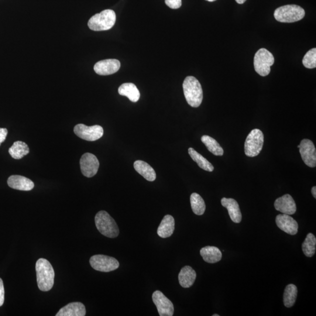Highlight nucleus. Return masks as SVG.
Wrapping results in <instances>:
<instances>
[{"mask_svg": "<svg viewBox=\"0 0 316 316\" xmlns=\"http://www.w3.org/2000/svg\"><path fill=\"white\" fill-rule=\"evenodd\" d=\"M8 152L14 159L20 160L29 154L30 148L26 143L18 140L13 144Z\"/></svg>", "mask_w": 316, "mask_h": 316, "instance_id": "obj_24", "label": "nucleus"}, {"mask_svg": "<svg viewBox=\"0 0 316 316\" xmlns=\"http://www.w3.org/2000/svg\"><path fill=\"white\" fill-rule=\"evenodd\" d=\"M219 314H214V315H212V316H219Z\"/></svg>", "mask_w": 316, "mask_h": 316, "instance_id": "obj_37", "label": "nucleus"}, {"mask_svg": "<svg viewBox=\"0 0 316 316\" xmlns=\"http://www.w3.org/2000/svg\"><path fill=\"white\" fill-rule=\"evenodd\" d=\"M264 142V134L259 129H254L247 136L244 151L247 156L255 157L262 150Z\"/></svg>", "mask_w": 316, "mask_h": 316, "instance_id": "obj_7", "label": "nucleus"}, {"mask_svg": "<svg viewBox=\"0 0 316 316\" xmlns=\"http://www.w3.org/2000/svg\"><path fill=\"white\" fill-rule=\"evenodd\" d=\"M82 174L87 178L94 177L98 173L100 163L94 154L86 153L82 156L80 160Z\"/></svg>", "mask_w": 316, "mask_h": 316, "instance_id": "obj_10", "label": "nucleus"}, {"mask_svg": "<svg viewBox=\"0 0 316 316\" xmlns=\"http://www.w3.org/2000/svg\"><path fill=\"white\" fill-rule=\"evenodd\" d=\"M86 310L83 304L80 302H73L62 308L56 314V316H84Z\"/></svg>", "mask_w": 316, "mask_h": 316, "instance_id": "obj_18", "label": "nucleus"}, {"mask_svg": "<svg viewBox=\"0 0 316 316\" xmlns=\"http://www.w3.org/2000/svg\"><path fill=\"white\" fill-rule=\"evenodd\" d=\"M4 287L2 280L0 278V307L2 306L4 302Z\"/></svg>", "mask_w": 316, "mask_h": 316, "instance_id": "obj_32", "label": "nucleus"}, {"mask_svg": "<svg viewBox=\"0 0 316 316\" xmlns=\"http://www.w3.org/2000/svg\"><path fill=\"white\" fill-rule=\"evenodd\" d=\"M222 204L228 212V214L232 220L235 223H240L242 220V214L238 202L232 198H222Z\"/></svg>", "mask_w": 316, "mask_h": 316, "instance_id": "obj_17", "label": "nucleus"}, {"mask_svg": "<svg viewBox=\"0 0 316 316\" xmlns=\"http://www.w3.org/2000/svg\"><path fill=\"white\" fill-rule=\"evenodd\" d=\"M118 94L128 98L134 102H138L140 98V92L136 86L132 83L124 84L118 88Z\"/></svg>", "mask_w": 316, "mask_h": 316, "instance_id": "obj_23", "label": "nucleus"}, {"mask_svg": "<svg viewBox=\"0 0 316 316\" xmlns=\"http://www.w3.org/2000/svg\"><path fill=\"white\" fill-rule=\"evenodd\" d=\"M190 204L192 210L198 216H202L206 210L205 202L200 195L196 193L192 194L190 196Z\"/></svg>", "mask_w": 316, "mask_h": 316, "instance_id": "obj_28", "label": "nucleus"}, {"mask_svg": "<svg viewBox=\"0 0 316 316\" xmlns=\"http://www.w3.org/2000/svg\"><path fill=\"white\" fill-rule=\"evenodd\" d=\"M316 238L312 233H308L306 238L302 244V250L304 255L308 257H312L316 252Z\"/></svg>", "mask_w": 316, "mask_h": 316, "instance_id": "obj_29", "label": "nucleus"}, {"mask_svg": "<svg viewBox=\"0 0 316 316\" xmlns=\"http://www.w3.org/2000/svg\"><path fill=\"white\" fill-rule=\"evenodd\" d=\"M303 64L304 67L308 68H314L316 67V49H312L308 50L305 54L303 61Z\"/></svg>", "mask_w": 316, "mask_h": 316, "instance_id": "obj_30", "label": "nucleus"}, {"mask_svg": "<svg viewBox=\"0 0 316 316\" xmlns=\"http://www.w3.org/2000/svg\"><path fill=\"white\" fill-rule=\"evenodd\" d=\"M184 97L191 107L197 108L202 104L204 94L200 82L194 76H188L183 84Z\"/></svg>", "mask_w": 316, "mask_h": 316, "instance_id": "obj_2", "label": "nucleus"}, {"mask_svg": "<svg viewBox=\"0 0 316 316\" xmlns=\"http://www.w3.org/2000/svg\"><path fill=\"white\" fill-rule=\"evenodd\" d=\"M116 22L115 12L112 10H106L92 16L88 20V26L94 32H102L112 28Z\"/></svg>", "mask_w": 316, "mask_h": 316, "instance_id": "obj_4", "label": "nucleus"}, {"mask_svg": "<svg viewBox=\"0 0 316 316\" xmlns=\"http://www.w3.org/2000/svg\"><path fill=\"white\" fill-rule=\"evenodd\" d=\"M200 252L202 258L208 263H217L222 258V253L218 247L205 246L201 249Z\"/></svg>", "mask_w": 316, "mask_h": 316, "instance_id": "obj_21", "label": "nucleus"}, {"mask_svg": "<svg viewBox=\"0 0 316 316\" xmlns=\"http://www.w3.org/2000/svg\"><path fill=\"white\" fill-rule=\"evenodd\" d=\"M276 223L278 228L288 234L294 236L298 232V222L290 215H278L276 218Z\"/></svg>", "mask_w": 316, "mask_h": 316, "instance_id": "obj_14", "label": "nucleus"}, {"mask_svg": "<svg viewBox=\"0 0 316 316\" xmlns=\"http://www.w3.org/2000/svg\"><path fill=\"white\" fill-rule=\"evenodd\" d=\"M236 1L237 3H238V4H244L246 0H236Z\"/></svg>", "mask_w": 316, "mask_h": 316, "instance_id": "obj_35", "label": "nucleus"}, {"mask_svg": "<svg viewBox=\"0 0 316 316\" xmlns=\"http://www.w3.org/2000/svg\"><path fill=\"white\" fill-rule=\"evenodd\" d=\"M188 154L195 162H196L198 166L204 170L208 172H212L214 170V166L209 162L208 160L202 156V154H198L196 150H195L192 148H190L188 150Z\"/></svg>", "mask_w": 316, "mask_h": 316, "instance_id": "obj_25", "label": "nucleus"}, {"mask_svg": "<svg viewBox=\"0 0 316 316\" xmlns=\"http://www.w3.org/2000/svg\"><path fill=\"white\" fill-rule=\"evenodd\" d=\"M8 134V129L0 128V146L3 142H5Z\"/></svg>", "mask_w": 316, "mask_h": 316, "instance_id": "obj_33", "label": "nucleus"}, {"mask_svg": "<svg viewBox=\"0 0 316 316\" xmlns=\"http://www.w3.org/2000/svg\"><path fill=\"white\" fill-rule=\"evenodd\" d=\"M95 224L98 232L108 238H116L119 234V228L111 216L106 211L98 212L95 217Z\"/></svg>", "mask_w": 316, "mask_h": 316, "instance_id": "obj_3", "label": "nucleus"}, {"mask_svg": "<svg viewBox=\"0 0 316 316\" xmlns=\"http://www.w3.org/2000/svg\"><path fill=\"white\" fill-rule=\"evenodd\" d=\"M274 208L282 214L292 215L296 212V205L290 194H284L276 199L274 204Z\"/></svg>", "mask_w": 316, "mask_h": 316, "instance_id": "obj_15", "label": "nucleus"}, {"mask_svg": "<svg viewBox=\"0 0 316 316\" xmlns=\"http://www.w3.org/2000/svg\"><path fill=\"white\" fill-rule=\"evenodd\" d=\"M135 170L140 175L150 182H153L156 180V171L150 164L142 160H136L134 164Z\"/></svg>", "mask_w": 316, "mask_h": 316, "instance_id": "obj_22", "label": "nucleus"}, {"mask_svg": "<svg viewBox=\"0 0 316 316\" xmlns=\"http://www.w3.org/2000/svg\"><path fill=\"white\" fill-rule=\"evenodd\" d=\"M178 279L182 287L188 288L194 283L196 279V273L192 267L185 266L178 274Z\"/></svg>", "mask_w": 316, "mask_h": 316, "instance_id": "obj_19", "label": "nucleus"}, {"mask_svg": "<svg viewBox=\"0 0 316 316\" xmlns=\"http://www.w3.org/2000/svg\"><path fill=\"white\" fill-rule=\"evenodd\" d=\"M206 1H208L209 2H214L215 1H216V0H206Z\"/></svg>", "mask_w": 316, "mask_h": 316, "instance_id": "obj_36", "label": "nucleus"}, {"mask_svg": "<svg viewBox=\"0 0 316 316\" xmlns=\"http://www.w3.org/2000/svg\"><path fill=\"white\" fill-rule=\"evenodd\" d=\"M305 12L303 8L297 5H286L280 6L274 12V17L278 22L292 23L303 19Z\"/></svg>", "mask_w": 316, "mask_h": 316, "instance_id": "obj_5", "label": "nucleus"}, {"mask_svg": "<svg viewBox=\"0 0 316 316\" xmlns=\"http://www.w3.org/2000/svg\"><path fill=\"white\" fill-rule=\"evenodd\" d=\"M312 196H314V198H316V186L312 188Z\"/></svg>", "mask_w": 316, "mask_h": 316, "instance_id": "obj_34", "label": "nucleus"}, {"mask_svg": "<svg viewBox=\"0 0 316 316\" xmlns=\"http://www.w3.org/2000/svg\"><path fill=\"white\" fill-rule=\"evenodd\" d=\"M36 272L38 286L40 290H50L54 284V272L49 261L44 258L38 260Z\"/></svg>", "mask_w": 316, "mask_h": 316, "instance_id": "obj_1", "label": "nucleus"}, {"mask_svg": "<svg viewBox=\"0 0 316 316\" xmlns=\"http://www.w3.org/2000/svg\"><path fill=\"white\" fill-rule=\"evenodd\" d=\"M298 288L294 284H288L284 294V303L285 307H292L296 302Z\"/></svg>", "mask_w": 316, "mask_h": 316, "instance_id": "obj_27", "label": "nucleus"}, {"mask_svg": "<svg viewBox=\"0 0 316 316\" xmlns=\"http://www.w3.org/2000/svg\"><path fill=\"white\" fill-rule=\"evenodd\" d=\"M300 151L304 164L310 168L316 167V150L314 142L308 139L302 140L300 144Z\"/></svg>", "mask_w": 316, "mask_h": 316, "instance_id": "obj_12", "label": "nucleus"}, {"mask_svg": "<svg viewBox=\"0 0 316 316\" xmlns=\"http://www.w3.org/2000/svg\"><path fill=\"white\" fill-rule=\"evenodd\" d=\"M166 4L172 9H178L182 6V0H166Z\"/></svg>", "mask_w": 316, "mask_h": 316, "instance_id": "obj_31", "label": "nucleus"}, {"mask_svg": "<svg viewBox=\"0 0 316 316\" xmlns=\"http://www.w3.org/2000/svg\"><path fill=\"white\" fill-rule=\"evenodd\" d=\"M8 184L14 190L22 191H30L34 188V184L32 180L20 175H12L9 177Z\"/></svg>", "mask_w": 316, "mask_h": 316, "instance_id": "obj_16", "label": "nucleus"}, {"mask_svg": "<svg viewBox=\"0 0 316 316\" xmlns=\"http://www.w3.org/2000/svg\"><path fill=\"white\" fill-rule=\"evenodd\" d=\"M74 132L82 140H88V142H95L102 138L104 134V130L100 126H88L79 124L74 126Z\"/></svg>", "mask_w": 316, "mask_h": 316, "instance_id": "obj_9", "label": "nucleus"}, {"mask_svg": "<svg viewBox=\"0 0 316 316\" xmlns=\"http://www.w3.org/2000/svg\"><path fill=\"white\" fill-rule=\"evenodd\" d=\"M121 64L116 60H106L98 62L94 66L96 74L101 76H108L118 72Z\"/></svg>", "mask_w": 316, "mask_h": 316, "instance_id": "obj_13", "label": "nucleus"}, {"mask_svg": "<svg viewBox=\"0 0 316 316\" xmlns=\"http://www.w3.org/2000/svg\"><path fill=\"white\" fill-rule=\"evenodd\" d=\"M152 300L156 304L158 312L160 316H172L174 312V306L169 298H168L162 292L156 290L152 294Z\"/></svg>", "mask_w": 316, "mask_h": 316, "instance_id": "obj_11", "label": "nucleus"}, {"mask_svg": "<svg viewBox=\"0 0 316 316\" xmlns=\"http://www.w3.org/2000/svg\"><path fill=\"white\" fill-rule=\"evenodd\" d=\"M91 266L102 272H109L118 268L120 263L114 258L104 255H96L90 259Z\"/></svg>", "mask_w": 316, "mask_h": 316, "instance_id": "obj_8", "label": "nucleus"}, {"mask_svg": "<svg viewBox=\"0 0 316 316\" xmlns=\"http://www.w3.org/2000/svg\"><path fill=\"white\" fill-rule=\"evenodd\" d=\"M273 54L265 48H261L257 51L254 56V68L256 73L261 76H266L270 72V67L274 64Z\"/></svg>", "mask_w": 316, "mask_h": 316, "instance_id": "obj_6", "label": "nucleus"}, {"mask_svg": "<svg viewBox=\"0 0 316 316\" xmlns=\"http://www.w3.org/2000/svg\"><path fill=\"white\" fill-rule=\"evenodd\" d=\"M202 142L204 143L208 150L214 154L216 156H222L224 154V150L220 145L218 142L212 138V137L208 136H204L201 138Z\"/></svg>", "mask_w": 316, "mask_h": 316, "instance_id": "obj_26", "label": "nucleus"}, {"mask_svg": "<svg viewBox=\"0 0 316 316\" xmlns=\"http://www.w3.org/2000/svg\"><path fill=\"white\" fill-rule=\"evenodd\" d=\"M174 220L172 216L166 215L162 219L157 230V233L161 238H166L173 234L174 230Z\"/></svg>", "mask_w": 316, "mask_h": 316, "instance_id": "obj_20", "label": "nucleus"}, {"mask_svg": "<svg viewBox=\"0 0 316 316\" xmlns=\"http://www.w3.org/2000/svg\"><path fill=\"white\" fill-rule=\"evenodd\" d=\"M298 148H300V145H298Z\"/></svg>", "mask_w": 316, "mask_h": 316, "instance_id": "obj_38", "label": "nucleus"}]
</instances>
